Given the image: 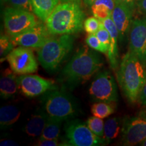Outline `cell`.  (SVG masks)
Segmentation results:
<instances>
[{"instance_id":"obj_10","label":"cell","mask_w":146,"mask_h":146,"mask_svg":"<svg viewBox=\"0 0 146 146\" xmlns=\"http://www.w3.org/2000/svg\"><path fill=\"white\" fill-rule=\"evenodd\" d=\"M18 89L27 98H35L58 89L54 81L38 75L23 74L17 78Z\"/></svg>"},{"instance_id":"obj_6","label":"cell","mask_w":146,"mask_h":146,"mask_svg":"<svg viewBox=\"0 0 146 146\" xmlns=\"http://www.w3.org/2000/svg\"><path fill=\"white\" fill-rule=\"evenodd\" d=\"M5 31L10 37L17 36L37 25L33 12L11 7L3 13Z\"/></svg>"},{"instance_id":"obj_27","label":"cell","mask_w":146,"mask_h":146,"mask_svg":"<svg viewBox=\"0 0 146 146\" xmlns=\"http://www.w3.org/2000/svg\"><path fill=\"white\" fill-rule=\"evenodd\" d=\"M96 35L101 42L102 46L104 49L106 54H107L108 51L109 50L110 44V35L108 31L105 28L103 25Z\"/></svg>"},{"instance_id":"obj_7","label":"cell","mask_w":146,"mask_h":146,"mask_svg":"<svg viewBox=\"0 0 146 146\" xmlns=\"http://www.w3.org/2000/svg\"><path fill=\"white\" fill-rule=\"evenodd\" d=\"M64 130L69 145L98 146L107 144L104 139L94 134L87 124L78 120H73L67 123Z\"/></svg>"},{"instance_id":"obj_21","label":"cell","mask_w":146,"mask_h":146,"mask_svg":"<svg viewBox=\"0 0 146 146\" xmlns=\"http://www.w3.org/2000/svg\"><path fill=\"white\" fill-rule=\"evenodd\" d=\"M121 129V122L118 117L108 119L104 123V139L108 144L112 140L116 139Z\"/></svg>"},{"instance_id":"obj_24","label":"cell","mask_w":146,"mask_h":146,"mask_svg":"<svg viewBox=\"0 0 146 146\" xmlns=\"http://www.w3.org/2000/svg\"><path fill=\"white\" fill-rule=\"evenodd\" d=\"M103 118L92 116L87 120L86 124L94 134L102 138H104V123Z\"/></svg>"},{"instance_id":"obj_23","label":"cell","mask_w":146,"mask_h":146,"mask_svg":"<svg viewBox=\"0 0 146 146\" xmlns=\"http://www.w3.org/2000/svg\"><path fill=\"white\" fill-rule=\"evenodd\" d=\"M62 121L49 118L47 123L39 138L47 139H57L60 135Z\"/></svg>"},{"instance_id":"obj_28","label":"cell","mask_w":146,"mask_h":146,"mask_svg":"<svg viewBox=\"0 0 146 146\" xmlns=\"http://www.w3.org/2000/svg\"><path fill=\"white\" fill-rule=\"evenodd\" d=\"M85 41L87 45L91 49L106 54L104 49L96 34H89L85 39Z\"/></svg>"},{"instance_id":"obj_20","label":"cell","mask_w":146,"mask_h":146,"mask_svg":"<svg viewBox=\"0 0 146 146\" xmlns=\"http://www.w3.org/2000/svg\"><path fill=\"white\" fill-rule=\"evenodd\" d=\"M115 5V0H97L91 5V11L95 17L103 21L111 16Z\"/></svg>"},{"instance_id":"obj_8","label":"cell","mask_w":146,"mask_h":146,"mask_svg":"<svg viewBox=\"0 0 146 146\" xmlns=\"http://www.w3.org/2000/svg\"><path fill=\"white\" fill-rule=\"evenodd\" d=\"M89 96L96 102H116L118 92L115 80L108 70L98 73L89 89Z\"/></svg>"},{"instance_id":"obj_13","label":"cell","mask_w":146,"mask_h":146,"mask_svg":"<svg viewBox=\"0 0 146 146\" xmlns=\"http://www.w3.org/2000/svg\"><path fill=\"white\" fill-rule=\"evenodd\" d=\"M51 37L47 27L42 24L35 25L27 31L10 37L14 45L29 47V48H40L46 43Z\"/></svg>"},{"instance_id":"obj_16","label":"cell","mask_w":146,"mask_h":146,"mask_svg":"<svg viewBox=\"0 0 146 146\" xmlns=\"http://www.w3.org/2000/svg\"><path fill=\"white\" fill-rule=\"evenodd\" d=\"M49 116L44 110H39L31 115V117L25 125L24 131L29 137H40L46 125Z\"/></svg>"},{"instance_id":"obj_14","label":"cell","mask_w":146,"mask_h":146,"mask_svg":"<svg viewBox=\"0 0 146 146\" xmlns=\"http://www.w3.org/2000/svg\"><path fill=\"white\" fill-rule=\"evenodd\" d=\"M132 10L133 9L128 5L118 3L115 5L112 12L111 17L118 30L120 41H123L127 32L130 30Z\"/></svg>"},{"instance_id":"obj_30","label":"cell","mask_w":146,"mask_h":146,"mask_svg":"<svg viewBox=\"0 0 146 146\" xmlns=\"http://www.w3.org/2000/svg\"><path fill=\"white\" fill-rule=\"evenodd\" d=\"M36 145L39 146H56L60 145V144H59L58 139H47L39 138Z\"/></svg>"},{"instance_id":"obj_15","label":"cell","mask_w":146,"mask_h":146,"mask_svg":"<svg viewBox=\"0 0 146 146\" xmlns=\"http://www.w3.org/2000/svg\"><path fill=\"white\" fill-rule=\"evenodd\" d=\"M102 21L110 35V44L107 54L110 66L113 70H116L118 68V40L119 39V33L111 16Z\"/></svg>"},{"instance_id":"obj_2","label":"cell","mask_w":146,"mask_h":146,"mask_svg":"<svg viewBox=\"0 0 146 146\" xmlns=\"http://www.w3.org/2000/svg\"><path fill=\"white\" fill-rule=\"evenodd\" d=\"M145 62L130 51L123 56L118 66L117 80L128 101L135 103L146 81Z\"/></svg>"},{"instance_id":"obj_33","label":"cell","mask_w":146,"mask_h":146,"mask_svg":"<svg viewBox=\"0 0 146 146\" xmlns=\"http://www.w3.org/2000/svg\"><path fill=\"white\" fill-rule=\"evenodd\" d=\"M138 8L142 13L146 14V0H141L138 4Z\"/></svg>"},{"instance_id":"obj_29","label":"cell","mask_w":146,"mask_h":146,"mask_svg":"<svg viewBox=\"0 0 146 146\" xmlns=\"http://www.w3.org/2000/svg\"><path fill=\"white\" fill-rule=\"evenodd\" d=\"M11 6L13 8L23 9V10L33 12L31 0H8Z\"/></svg>"},{"instance_id":"obj_35","label":"cell","mask_w":146,"mask_h":146,"mask_svg":"<svg viewBox=\"0 0 146 146\" xmlns=\"http://www.w3.org/2000/svg\"><path fill=\"white\" fill-rule=\"evenodd\" d=\"M96 1L97 0H83L84 3L87 5H88V6H91L95 3V1Z\"/></svg>"},{"instance_id":"obj_11","label":"cell","mask_w":146,"mask_h":146,"mask_svg":"<svg viewBox=\"0 0 146 146\" xmlns=\"http://www.w3.org/2000/svg\"><path fill=\"white\" fill-rule=\"evenodd\" d=\"M129 51L142 62H146V18L136 19L129 30Z\"/></svg>"},{"instance_id":"obj_19","label":"cell","mask_w":146,"mask_h":146,"mask_svg":"<svg viewBox=\"0 0 146 146\" xmlns=\"http://www.w3.org/2000/svg\"><path fill=\"white\" fill-rule=\"evenodd\" d=\"M21 111L17 106L7 105L0 110V125L1 129H7L17 122L21 116Z\"/></svg>"},{"instance_id":"obj_1","label":"cell","mask_w":146,"mask_h":146,"mask_svg":"<svg viewBox=\"0 0 146 146\" xmlns=\"http://www.w3.org/2000/svg\"><path fill=\"white\" fill-rule=\"evenodd\" d=\"M88 45H82L61 72L60 81L66 88L73 89L88 81L104 64L101 56Z\"/></svg>"},{"instance_id":"obj_31","label":"cell","mask_w":146,"mask_h":146,"mask_svg":"<svg viewBox=\"0 0 146 146\" xmlns=\"http://www.w3.org/2000/svg\"><path fill=\"white\" fill-rule=\"evenodd\" d=\"M139 99L142 104L146 106V81L144 84L143 88H142L141 94H140Z\"/></svg>"},{"instance_id":"obj_17","label":"cell","mask_w":146,"mask_h":146,"mask_svg":"<svg viewBox=\"0 0 146 146\" xmlns=\"http://www.w3.org/2000/svg\"><path fill=\"white\" fill-rule=\"evenodd\" d=\"M18 89L17 78L10 69H5L0 79V95L3 99L13 98Z\"/></svg>"},{"instance_id":"obj_22","label":"cell","mask_w":146,"mask_h":146,"mask_svg":"<svg viewBox=\"0 0 146 146\" xmlns=\"http://www.w3.org/2000/svg\"><path fill=\"white\" fill-rule=\"evenodd\" d=\"M116 106L114 102H97L91 108L92 114L97 117L105 118L114 114Z\"/></svg>"},{"instance_id":"obj_12","label":"cell","mask_w":146,"mask_h":146,"mask_svg":"<svg viewBox=\"0 0 146 146\" xmlns=\"http://www.w3.org/2000/svg\"><path fill=\"white\" fill-rule=\"evenodd\" d=\"M123 143L135 145L146 139V116H138L126 119L123 128Z\"/></svg>"},{"instance_id":"obj_26","label":"cell","mask_w":146,"mask_h":146,"mask_svg":"<svg viewBox=\"0 0 146 146\" xmlns=\"http://www.w3.org/2000/svg\"><path fill=\"white\" fill-rule=\"evenodd\" d=\"M14 46L10 37L8 35H1L0 38V56L1 58H5L11 51L13 50Z\"/></svg>"},{"instance_id":"obj_25","label":"cell","mask_w":146,"mask_h":146,"mask_svg":"<svg viewBox=\"0 0 146 146\" xmlns=\"http://www.w3.org/2000/svg\"><path fill=\"white\" fill-rule=\"evenodd\" d=\"M103 23L95 16L87 18L84 22V29L88 34H96L100 30Z\"/></svg>"},{"instance_id":"obj_18","label":"cell","mask_w":146,"mask_h":146,"mask_svg":"<svg viewBox=\"0 0 146 146\" xmlns=\"http://www.w3.org/2000/svg\"><path fill=\"white\" fill-rule=\"evenodd\" d=\"M33 13L39 19L46 21L60 0H31Z\"/></svg>"},{"instance_id":"obj_9","label":"cell","mask_w":146,"mask_h":146,"mask_svg":"<svg viewBox=\"0 0 146 146\" xmlns=\"http://www.w3.org/2000/svg\"><path fill=\"white\" fill-rule=\"evenodd\" d=\"M15 74H29L35 72L38 63L31 48L20 46L14 48L5 58Z\"/></svg>"},{"instance_id":"obj_3","label":"cell","mask_w":146,"mask_h":146,"mask_svg":"<svg viewBox=\"0 0 146 146\" xmlns=\"http://www.w3.org/2000/svg\"><path fill=\"white\" fill-rule=\"evenodd\" d=\"M85 14L78 1L58 4L46 21V27L52 35H72L81 32L84 27Z\"/></svg>"},{"instance_id":"obj_32","label":"cell","mask_w":146,"mask_h":146,"mask_svg":"<svg viewBox=\"0 0 146 146\" xmlns=\"http://www.w3.org/2000/svg\"><path fill=\"white\" fill-rule=\"evenodd\" d=\"M135 1L136 0H115L116 4H118V3L125 4L132 9L133 8V6H134V3L135 2Z\"/></svg>"},{"instance_id":"obj_5","label":"cell","mask_w":146,"mask_h":146,"mask_svg":"<svg viewBox=\"0 0 146 146\" xmlns=\"http://www.w3.org/2000/svg\"><path fill=\"white\" fill-rule=\"evenodd\" d=\"M41 102L43 110L49 118L60 121L72 119L78 113L77 102L65 90L56 89L47 91Z\"/></svg>"},{"instance_id":"obj_4","label":"cell","mask_w":146,"mask_h":146,"mask_svg":"<svg viewBox=\"0 0 146 146\" xmlns=\"http://www.w3.org/2000/svg\"><path fill=\"white\" fill-rule=\"evenodd\" d=\"M74 40L71 35L50 37L38 51V60L43 68L48 71L57 70L72 51Z\"/></svg>"},{"instance_id":"obj_37","label":"cell","mask_w":146,"mask_h":146,"mask_svg":"<svg viewBox=\"0 0 146 146\" xmlns=\"http://www.w3.org/2000/svg\"><path fill=\"white\" fill-rule=\"evenodd\" d=\"M63 2H66V1H78V0H60Z\"/></svg>"},{"instance_id":"obj_34","label":"cell","mask_w":146,"mask_h":146,"mask_svg":"<svg viewBox=\"0 0 146 146\" xmlns=\"http://www.w3.org/2000/svg\"><path fill=\"white\" fill-rule=\"evenodd\" d=\"M0 145H18V143L16 142L12 141V140L10 139H6V140H1V143H0Z\"/></svg>"},{"instance_id":"obj_36","label":"cell","mask_w":146,"mask_h":146,"mask_svg":"<svg viewBox=\"0 0 146 146\" xmlns=\"http://www.w3.org/2000/svg\"><path fill=\"white\" fill-rule=\"evenodd\" d=\"M140 144H141V145H143V146H146V139H145V140H144V141H143V142H141V143H140Z\"/></svg>"},{"instance_id":"obj_38","label":"cell","mask_w":146,"mask_h":146,"mask_svg":"<svg viewBox=\"0 0 146 146\" xmlns=\"http://www.w3.org/2000/svg\"><path fill=\"white\" fill-rule=\"evenodd\" d=\"M1 1H8V0H1Z\"/></svg>"}]
</instances>
